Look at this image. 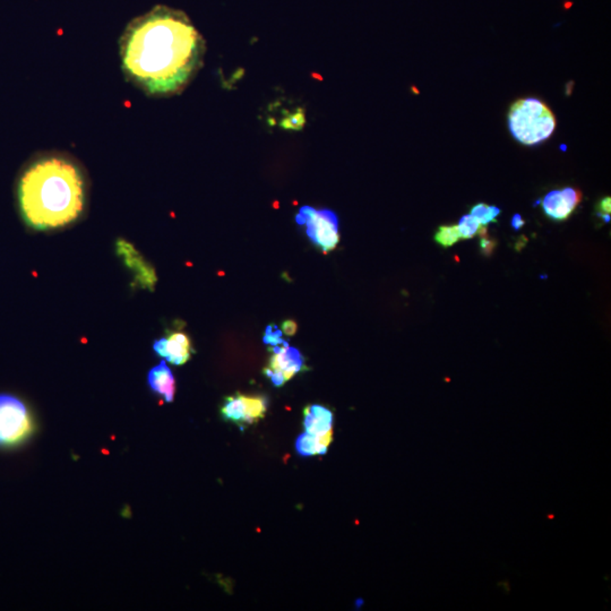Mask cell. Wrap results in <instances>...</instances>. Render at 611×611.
<instances>
[{
  "label": "cell",
  "instance_id": "obj_1",
  "mask_svg": "<svg viewBox=\"0 0 611 611\" xmlns=\"http://www.w3.org/2000/svg\"><path fill=\"white\" fill-rule=\"evenodd\" d=\"M205 41L180 10L155 6L128 24L120 40L123 73L150 95L178 94L203 65Z\"/></svg>",
  "mask_w": 611,
  "mask_h": 611
},
{
  "label": "cell",
  "instance_id": "obj_2",
  "mask_svg": "<svg viewBox=\"0 0 611 611\" xmlns=\"http://www.w3.org/2000/svg\"><path fill=\"white\" fill-rule=\"evenodd\" d=\"M86 178L75 161L61 154H46L31 161L17 183L23 221L33 230L66 227L86 208Z\"/></svg>",
  "mask_w": 611,
  "mask_h": 611
},
{
  "label": "cell",
  "instance_id": "obj_3",
  "mask_svg": "<svg viewBox=\"0 0 611 611\" xmlns=\"http://www.w3.org/2000/svg\"><path fill=\"white\" fill-rule=\"evenodd\" d=\"M508 128L514 139L523 146L545 142L554 134L557 120L552 109L536 98L520 99L508 114Z\"/></svg>",
  "mask_w": 611,
  "mask_h": 611
},
{
  "label": "cell",
  "instance_id": "obj_4",
  "mask_svg": "<svg viewBox=\"0 0 611 611\" xmlns=\"http://www.w3.org/2000/svg\"><path fill=\"white\" fill-rule=\"evenodd\" d=\"M33 430L34 421L26 404L10 394H0V446L22 444Z\"/></svg>",
  "mask_w": 611,
  "mask_h": 611
},
{
  "label": "cell",
  "instance_id": "obj_5",
  "mask_svg": "<svg viewBox=\"0 0 611 611\" xmlns=\"http://www.w3.org/2000/svg\"><path fill=\"white\" fill-rule=\"evenodd\" d=\"M296 222L305 229L308 239L325 254L333 252L340 243V222L332 210L305 205L297 213Z\"/></svg>",
  "mask_w": 611,
  "mask_h": 611
},
{
  "label": "cell",
  "instance_id": "obj_6",
  "mask_svg": "<svg viewBox=\"0 0 611 611\" xmlns=\"http://www.w3.org/2000/svg\"><path fill=\"white\" fill-rule=\"evenodd\" d=\"M270 351L271 357L268 359V367L263 372L277 388L283 386L297 374L305 372L307 369L303 353L297 348L289 345L288 342L277 347H272Z\"/></svg>",
  "mask_w": 611,
  "mask_h": 611
},
{
  "label": "cell",
  "instance_id": "obj_7",
  "mask_svg": "<svg viewBox=\"0 0 611 611\" xmlns=\"http://www.w3.org/2000/svg\"><path fill=\"white\" fill-rule=\"evenodd\" d=\"M268 401L261 395L237 393L224 399L221 416L237 425H249L263 419L268 411Z\"/></svg>",
  "mask_w": 611,
  "mask_h": 611
},
{
  "label": "cell",
  "instance_id": "obj_8",
  "mask_svg": "<svg viewBox=\"0 0 611 611\" xmlns=\"http://www.w3.org/2000/svg\"><path fill=\"white\" fill-rule=\"evenodd\" d=\"M116 250L120 259H123V264L132 272L135 283L143 289L153 290L158 282V277L155 274L154 268L143 259L139 250H136L126 240H118Z\"/></svg>",
  "mask_w": 611,
  "mask_h": 611
},
{
  "label": "cell",
  "instance_id": "obj_9",
  "mask_svg": "<svg viewBox=\"0 0 611 611\" xmlns=\"http://www.w3.org/2000/svg\"><path fill=\"white\" fill-rule=\"evenodd\" d=\"M153 350L159 357L174 365L188 363L194 353L190 337L185 332L178 330L168 332L166 337L155 340Z\"/></svg>",
  "mask_w": 611,
  "mask_h": 611
},
{
  "label": "cell",
  "instance_id": "obj_10",
  "mask_svg": "<svg viewBox=\"0 0 611 611\" xmlns=\"http://www.w3.org/2000/svg\"><path fill=\"white\" fill-rule=\"evenodd\" d=\"M582 201V192L573 187H566L564 190H552L542 199V210L550 220H568L572 213L577 210Z\"/></svg>",
  "mask_w": 611,
  "mask_h": 611
},
{
  "label": "cell",
  "instance_id": "obj_11",
  "mask_svg": "<svg viewBox=\"0 0 611 611\" xmlns=\"http://www.w3.org/2000/svg\"><path fill=\"white\" fill-rule=\"evenodd\" d=\"M333 412L324 405L312 404L303 410L305 432L317 438L328 448L333 441Z\"/></svg>",
  "mask_w": 611,
  "mask_h": 611
},
{
  "label": "cell",
  "instance_id": "obj_12",
  "mask_svg": "<svg viewBox=\"0 0 611 611\" xmlns=\"http://www.w3.org/2000/svg\"><path fill=\"white\" fill-rule=\"evenodd\" d=\"M148 384L152 392L170 403L176 394V379L166 361H161L148 372Z\"/></svg>",
  "mask_w": 611,
  "mask_h": 611
},
{
  "label": "cell",
  "instance_id": "obj_13",
  "mask_svg": "<svg viewBox=\"0 0 611 611\" xmlns=\"http://www.w3.org/2000/svg\"><path fill=\"white\" fill-rule=\"evenodd\" d=\"M296 450L301 457H315L323 455L328 452V446H325L321 441L314 436L303 432L297 438Z\"/></svg>",
  "mask_w": 611,
  "mask_h": 611
},
{
  "label": "cell",
  "instance_id": "obj_14",
  "mask_svg": "<svg viewBox=\"0 0 611 611\" xmlns=\"http://www.w3.org/2000/svg\"><path fill=\"white\" fill-rule=\"evenodd\" d=\"M470 214L474 217L477 220L479 221V223L483 227L488 226L492 222L497 221L498 215L501 214V210L497 206H492L485 203H479L472 206Z\"/></svg>",
  "mask_w": 611,
  "mask_h": 611
},
{
  "label": "cell",
  "instance_id": "obj_15",
  "mask_svg": "<svg viewBox=\"0 0 611 611\" xmlns=\"http://www.w3.org/2000/svg\"><path fill=\"white\" fill-rule=\"evenodd\" d=\"M434 239H435L438 245H441L444 248L453 246L461 239L457 226H454V224H451V226H441L436 231Z\"/></svg>",
  "mask_w": 611,
  "mask_h": 611
},
{
  "label": "cell",
  "instance_id": "obj_16",
  "mask_svg": "<svg viewBox=\"0 0 611 611\" xmlns=\"http://www.w3.org/2000/svg\"><path fill=\"white\" fill-rule=\"evenodd\" d=\"M482 227L483 226L479 223V221L471 214L463 215L457 224L461 239H471L473 237H476L477 234H479Z\"/></svg>",
  "mask_w": 611,
  "mask_h": 611
},
{
  "label": "cell",
  "instance_id": "obj_17",
  "mask_svg": "<svg viewBox=\"0 0 611 611\" xmlns=\"http://www.w3.org/2000/svg\"><path fill=\"white\" fill-rule=\"evenodd\" d=\"M306 117L303 110H297L291 114H288L281 120V127L283 130H300L305 126Z\"/></svg>",
  "mask_w": 611,
  "mask_h": 611
},
{
  "label": "cell",
  "instance_id": "obj_18",
  "mask_svg": "<svg viewBox=\"0 0 611 611\" xmlns=\"http://www.w3.org/2000/svg\"><path fill=\"white\" fill-rule=\"evenodd\" d=\"M263 342L272 348L281 345V344H283L287 341L284 340L283 333L281 332L280 328H277V325L270 324L265 330Z\"/></svg>",
  "mask_w": 611,
  "mask_h": 611
},
{
  "label": "cell",
  "instance_id": "obj_19",
  "mask_svg": "<svg viewBox=\"0 0 611 611\" xmlns=\"http://www.w3.org/2000/svg\"><path fill=\"white\" fill-rule=\"evenodd\" d=\"M610 212L611 199L609 196H607V197L600 199L598 204H597V214H598L599 218H601L602 220L605 221V223H609V221H610Z\"/></svg>",
  "mask_w": 611,
  "mask_h": 611
},
{
  "label": "cell",
  "instance_id": "obj_20",
  "mask_svg": "<svg viewBox=\"0 0 611 611\" xmlns=\"http://www.w3.org/2000/svg\"><path fill=\"white\" fill-rule=\"evenodd\" d=\"M480 237H481V239H480L479 247L482 255H492L494 250H495L496 247H497V241H496L495 239L490 238L487 233H485V234H482V236Z\"/></svg>",
  "mask_w": 611,
  "mask_h": 611
},
{
  "label": "cell",
  "instance_id": "obj_21",
  "mask_svg": "<svg viewBox=\"0 0 611 611\" xmlns=\"http://www.w3.org/2000/svg\"><path fill=\"white\" fill-rule=\"evenodd\" d=\"M297 331H298V324H297L296 321H292V319H286V321H282L281 332L283 333V335L293 337V335L297 334Z\"/></svg>",
  "mask_w": 611,
  "mask_h": 611
},
{
  "label": "cell",
  "instance_id": "obj_22",
  "mask_svg": "<svg viewBox=\"0 0 611 611\" xmlns=\"http://www.w3.org/2000/svg\"><path fill=\"white\" fill-rule=\"evenodd\" d=\"M524 224H525V221L522 219L520 214L514 215L513 219H512V227H513V229L520 230Z\"/></svg>",
  "mask_w": 611,
  "mask_h": 611
}]
</instances>
